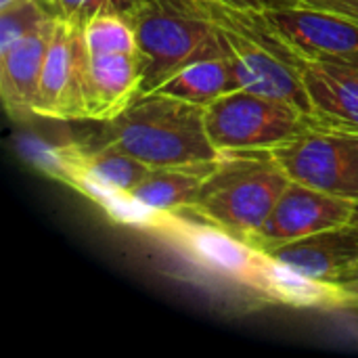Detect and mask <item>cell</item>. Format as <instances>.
Masks as SVG:
<instances>
[{"label": "cell", "mask_w": 358, "mask_h": 358, "mask_svg": "<svg viewBox=\"0 0 358 358\" xmlns=\"http://www.w3.org/2000/svg\"><path fill=\"white\" fill-rule=\"evenodd\" d=\"M82 122L96 124V136L88 147L113 145L151 168L210 162L222 155L206 132L203 107L164 92L138 94L111 120Z\"/></svg>", "instance_id": "cell-1"}, {"label": "cell", "mask_w": 358, "mask_h": 358, "mask_svg": "<svg viewBox=\"0 0 358 358\" xmlns=\"http://www.w3.org/2000/svg\"><path fill=\"white\" fill-rule=\"evenodd\" d=\"M141 92H155L182 67L227 57L224 40L206 0H143L134 17Z\"/></svg>", "instance_id": "cell-2"}, {"label": "cell", "mask_w": 358, "mask_h": 358, "mask_svg": "<svg viewBox=\"0 0 358 358\" xmlns=\"http://www.w3.org/2000/svg\"><path fill=\"white\" fill-rule=\"evenodd\" d=\"M206 4L224 40L239 86L292 103L313 117L310 99L300 73L302 59L268 27L262 8H237L214 0H206Z\"/></svg>", "instance_id": "cell-3"}, {"label": "cell", "mask_w": 358, "mask_h": 358, "mask_svg": "<svg viewBox=\"0 0 358 358\" xmlns=\"http://www.w3.org/2000/svg\"><path fill=\"white\" fill-rule=\"evenodd\" d=\"M287 185L289 176L271 151L222 153L218 168L187 210L250 243Z\"/></svg>", "instance_id": "cell-4"}, {"label": "cell", "mask_w": 358, "mask_h": 358, "mask_svg": "<svg viewBox=\"0 0 358 358\" xmlns=\"http://www.w3.org/2000/svg\"><path fill=\"white\" fill-rule=\"evenodd\" d=\"M206 132L218 153L273 151L310 124L292 103L237 88L203 107Z\"/></svg>", "instance_id": "cell-5"}, {"label": "cell", "mask_w": 358, "mask_h": 358, "mask_svg": "<svg viewBox=\"0 0 358 358\" xmlns=\"http://www.w3.org/2000/svg\"><path fill=\"white\" fill-rule=\"evenodd\" d=\"M271 153L289 180L358 203V151L342 130L310 120Z\"/></svg>", "instance_id": "cell-6"}, {"label": "cell", "mask_w": 358, "mask_h": 358, "mask_svg": "<svg viewBox=\"0 0 358 358\" xmlns=\"http://www.w3.org/2000/svg\"><path fill=\"white\" fill-rule=\"evenodd\" d=\"M92 55L84 27L57 21L46 50L34 115L82 122L92 117Z\"/></svg>", "instance_id": "cell-7"}, {"label": "cell", "mask_w": 358, "mask_h": 358, "mask_svg": "<svg viewBox=\"0 0 358 358\" xmlns=\"http://www.w3.org/2000/svg\"><path fill=\"white\" fill-rule=\"evenodd\" d=\"M262 17L279 40L302 61L358 65V23L304 4L264 6Z\"/></svg>", "instance_id": "cell-8"}, {"label": "cell", "mask_w": 358, "mask_h": 358, "mask_svg": "<svg viewBox=\"0 0 358 358\" xmlns=\"http://www.w3.org/2000/svg\"><path fill=\"white\" fill-rule=\"evenodd\" d=\"M352 220L355 201L289 180L275 210L250 239V243L260 252H268L281 243L296 241Z\"/></svg>", "instance_id": "cell-9"}, {"label": "cell", "mask_w": 358, "mask_h": 358, "mask_svg": "<svg viewBox=\"0 0 358 358\" xmlns=\"http://www.w3.org/2000/svg\"><path fill=\"white\" fill-rule=\"evenodd\" d=\"M155 231L172 237L197 264H201L216 277L254 289L264 252L256 250L252 243L203 220H182L178 212L162 214Z\"/></svg>", "instance_id": "cell-10"}, {"label": "cell", "mask_w": 358, "mask_h": 358, "mask_svg": "<svg viewBox=\"0 0 358 358\" xmlns=\"http://www.w3.org/2000/svg\"><path fill=\"white\" fill-rule=\"evenodd\" d=\"M264 254L308 279L340 285V281L358 268V222L352 220L281 243Z\"/></svg>", "instance_id": "cell-11"}, {"label": "cell", "mask_w": 358, "mask_h": 358, "mask_svg": "<svg viewBox=\"0 0 358 358\" xmlns=\"http://www.w3.org/2000/svg\"><path fill=\"white\" fill-rule=\"evenodd\" d=\"M300 73L313 107V122L358 132V65L302 61Z\"/></svg>", "instance_id": "cell-12"}, {"label": "cell", "mask_w": 358, "mask_h": 358, "mask_svg": "<svg viewBox=\"0 0 358 358\" xmlns=\"http://www.w3.org/2000/svg\"><path fill=\"white\" fill-rule=\"evenodd\" d=\"M59 19H46L31 34L0 52V94L4 109L17 115H34L44 59Z\"/></svg>", "instance_id": "cell-13"}, {"label": "cell", "mask_w": 358, "mask_h": 358, "mask_svg": "<svg viewBox=\"0 0 358 358\" xmlns=\"http://www.w3.org/2000/svg\"><path fill=\"white\" fill-rule=\"evenodd\" d=\"M252 292L264 296L271 302H279L294 308L348 306V298L340 285H329L308 279L268 254H264Z\"/></svg>", "instance_id": "cell-14"}, {"label": "cell", "mask_w": 358, "mask_h": 358, "mask_svg": "<svg viewBox=\"0 0 358 358\" xmlns=\"http://www.w3.org/2000/svg\"><path fill=\"white\" fill-rule=\"evenodd\" d=\"M218 162L220 157L210 162L151 168L147 178L130 195L157 214H174L187 210L195 201L203 182L218 168Z\"/></svg>", "instance_id": "cell-15"}, {"label": "cell", "mask_w": 358, "mask_h": 358, "mask_svg": "<svg viewBox=\"0 0 358 358\" xmlns=\"http://www.w3.org/2000/svg\"><path fill=\"white\" fill-rule=\"evenodd\" d=\"M92 73V117L111 120L124 111L141 92L138 55L111 52L90 61Z\"/></svg>", "instance_id": "cell-16"}, {"label": "cell", "mask_w": 358, "mask_h": 358, "mask_svg": "<svg viewBox=\"0 0 358 358\" xmlns=\"http://www.w3.org/2000/svg\"><path fill=\"white\" fill-rule=\"evenodd\" d=\"M237 88L241 86H239L231 59L212 57V59H201L182 67L178 73L168 78L155 92H164L168 96L206 107L212 101Z\"/></svg>", "instance_id": "cell-17"}, {"label": "cell", "mask_w": 358, "mask_h": 358, "mask_svg": "<svg viewBox=\"0 0 358 358\" xmlns=\"http://www.w3.org/2000/svg\"><path fill=\"white\" fill-rule=\"evenodd\" d=\"M71 147H73L76 164L88 176H92L101 185L120 193H132L151 172L149 164L141 162L138 157L113 145L88 147V145L76 143Z\"/></svg>", "instance_id": "cell-18"}, {"label": "cell", "mask_w": 358, "mask_h": 358, "mask_svg": "<svg viewBox=\"0 0 358 358\" xmlns=\"http://www.w3.org/2000/svg\"><path fill=\"white\" fill-rule=\"evenodd\" d=\"M84 40L92 57L111 52L136 55V29L132 17L103 15L84 27Z\"/></svg>", "instance_id": "cell-19"}, {"label": "cell", "mask_w": 358, "mask_h": 358, "mask_svg": "<svg viewBox=\"0 0 358 358\" xmlns=\"http://www.w3.org/2000/svg\"><path fill=\"white\" fill-rule=\"evenodd\" d=\"M52 19L86 27L92 19L103 15L134 17L143 0H42Z\"/></svg>", "instance_id": "cell-20"}, {"label": "cell", "mask_w": 358, "mask_h": 358, "mask_svg": "<svg viewBox=\"0 0 358 358\" xmlns=\"http://www.w3.org/2000/svg\"><path fill=\"white\" fill-rule=\"evenodd\" d=\"M46 19H52L42 0H17L0 6V52L8 50L15 42L31 34Z\"/></svg>", "instance_id": "cell-21"}, {"label": "cell", "mask_w": 358, "mask_h": 358, "mask_svg": "<svg viewBox=\"0 0 358 358\" xmlns=\"http://www.w3.org/2000/svg\"><path fill=\"white\" fill-rule=\"evenodd\" d=\"M300 4L310 6V8L329 10V13L348 17L358 23V0H300Z\"/></svg>", "instance_id": "cell-22"}, {"label": "cell", "mask_w": 358, "mask_h": 358, "mask_svg": "<svg viewBox=\"0 0 358 358\" xmlns=\"http://www.w3.org/2000/svg\"><path fill=\"white\" fill-rule=\"evenodd\" d=\"M214 2H224L237 8H264L271 6V0H214Z\"/></svg>", "instance_id": "cell-23"}, {"label": "cell", "mask_w": 358, "mask_h": 358, "mask_svg": "<svg viewBox=\"0 0 358 358\" xmlns=\"http://www.w3.org/2000/svg\"><path fill=\"white\" fill-rule=\"evenodd\" d=\"M348 298V306H358V281H346L340 285Z\"/></svg>", "instance_id": "cell-24"}, {"label": "cell", "mask_w": 358, "mask_h": 358, "mask_svg": "<svg viewBox=\"0 0 358 358\" xmlns=\"http://www.w3.org/2000/svg\"><path fill=\"white\" fill-rule=\"evenodd\" d=\"M342 132H344V134L348 136V141H350V143L355 145V149L358 151V132H350V130H342Z\"/></svg>", "instance_id": "cell-25"}, {"label": "cell", "mask_w": 358, "mask_h": 358, "mask_svg": "<svg viewBox=\"0 0 358 358\" xmlns=\"http://www.w3.org/2000/svg\"><path fill=\"white\" fill-rule=\"evenodd\" d=\"M300 0H271V6L275 4H298Z\"/></svg>", "instance_id": "cell-26"}, {"label": "cell", "mask_w": 358, "mask_h": 358, "mask_svg": "<svg viewBox=\"0 0 358 358\" xmlns=\"http://www.w3.org/2000/svg\"><path fill=\"white\" fill-rule=\"evenodd\" d=\"M13 2H17V0H0V6H8V4H13Z\"/></svg>", "instance_id": "cell-27"}, {"label": "cell", "mask_w": 358, "mask_h": 358, "mask_svg": "<svg viewBox=\"0 0 358 358\" xmlns=\"http://www.w3.org/2000/svg\"><path fill=\"white\" fill-rule=\"evenodd\" d=\"M355 222H358V203H355Z\"/></svg>", "instance_id": "cell-28"}]
</instances>
